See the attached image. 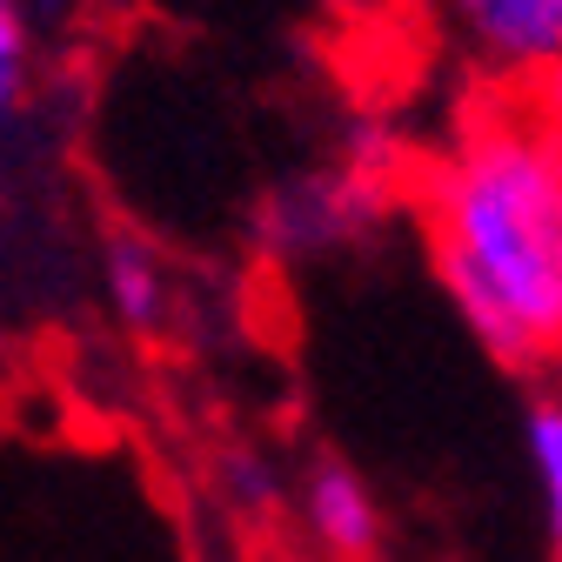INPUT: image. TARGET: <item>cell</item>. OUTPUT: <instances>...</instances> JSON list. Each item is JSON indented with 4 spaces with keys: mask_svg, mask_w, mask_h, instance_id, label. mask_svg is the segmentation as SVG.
Listing matches in <instances>:
<instances>
[{
    "mask_svg": "<svg viewBox=\"0 0 562 562\" xmlns=\"http://www.w3.org/2000/svg\"><path fill=\"white\" fill-rule=\"evenodd\" d=\"M436 274L496 362H549L562 341V134L529 94H488L422 188Z\"/></svg>",
    "mask_w": 562,
    "mask_h": 562,
    "instance_id": "1",
    "label": "cell"
},
{
    "mask_svg": "<svg viewBox=\"0 0 562 562\" xmlns=\"http://www.w3.org/2000/svg\"><path fill=\"white\" fill-rule=\"evenodd\" d=\"M442 21L503 94H549L562 60V0H442Z\"/></svg>",
    "mask_w": 562,
    "mask_h": 562,
    "instance_id": "2",
    "label": "cell"
},
{
    "mask_svg": "<svg viewBox=\"0 0 562 562\" xmlns=\"http://www.w3.org/2000/svg\"><path fill=\"white\" fill-rule=\"evenodd\" d=\"M302 522L315 536L322 555L335 562H375L382 549V503L369 475H356L348 462H315L302 482Z\"/></svg>",
    "mask_w": 562,
    "mask_h": 562,
    "instance_id": "3",
    "label": "cell"
},
{
    "mask_svg": "<svg viewBox=\"0 0 562 562\" xmlns=\"http://www.w3.org/2000/svg\"><path fill=\"white\" fill-rule=\"evenodd\" d=\"M375 188H382V181H369V175H356V168H341V175H328V181H302V188H289V194L274 201L268 228L281 235V248H335L341 235H356V228L369 222Z\"/></svg>",
    "mask_w": 562,
    "mask_h": 562,
    "instance_id": "4",
    "label": "cell"
},
{
    "mask_svg": "<svg viewBox=\"0 0 562 562\" xmlns=\"http://www.w3.org/2000/svg\"><path fill=\"white\" fill-rule=\"evenodd\" d=\"M101 295H108L114 322L134 328V335H155L168 322V302H175L161 255L148 241H127V235L108 241V255H101Z\"/></svg>",
    "mask_w": 562,
    "mask_h": 562,
    "instance_id": "5",
    "label": "cell"
},
{
    "mask_svg": "<svg viewBox=\"0 0 562 562\" xmlns=\"http://www.w3.org/2000/svg\"><path fill=\"white\" fill-rule=\"evenodd\" d=\"M522 462H529V482H536L542 529L555 536L562 529V402H555V389H536L529 408H522Z\"/></svg>",
    "mask_w": 562,
    "mask_h": 562,
    "instance_id": "6",
    "label": "cell"
},
{
    "mask_svg": "<svg viewBox=\"0 0 562 562\" xmlns=\"http://www.w3.org/2000/svg\"><path fill=\"white\" fill-rule=\"evenodd\" d=\"M34 8L27 0H0V134H8L21 94H27V67H34Z\"/></svg>",
    "mask_w": 562,
    "mask_h": 562,
    "instance_id": "7",
    "label": "cell"
},
{
    "mask_svg": "<svg viewBox=\"0 0 562 562\" xmlns=\"http://www.w3.org/2000/svg\"><path fill=\"white\" fill-rule=\"evenodd\" d=\"M228 496H235L248 516H268V509H274V475H268L255 456H235V462H228Z\"/></svg>",
    "mask_w": 562,
    "mask_h": 562,
    "instance_id": "8",
    "label": "cell"
},
{
    "mask_svg": "<svg viewBox=\"0 0 562 562\" xmlns=\"http://www.w3.org/2000/svg\"><path fill=\"white\" fill-rule=\"evenodd\" d=\"M27 8H34V21H67V14H81L88 0H27Z\"/></svg>",
    "mask_w": 562,
    "mask_h": 562,
    "instance_id": "9",
    "label": "cell"
}]
</instances>
